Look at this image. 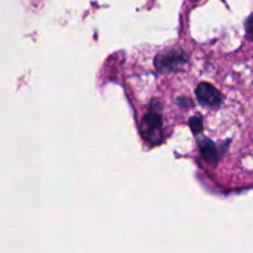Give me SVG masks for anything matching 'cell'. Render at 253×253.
Returning <instances> with one entry per match:
<instances>
[{
    "mask_svg": "<svg viewBox=\"0 0 253 253\" xmlns=\"http://www.w3.org/2000/svg\"><path fill=\"white\" fill-rule=\"evenodd\" d=\"M141 132L143 137L152 145H157L162 140V118L157 111H151L143 116L141 124Z\"/></svg>",
    "mask_w": 253,
    "mask_h": 253,
    "instance_id": "obj_2",
    "label": "cell"
},
{
    "mask_svg": "<svg viewBox=\"0 0 253 253\" xmlns=\"http://www.w3.org/2000/svg\"><path fill=\"white\" fill-rule=\"evenodd\" d=\"M189 126L195 135L200 133L203 131V120L199 116H193L189 119Z\"/></svg>",
    "mask_w": 253,
    "mask_h": 253,
    "instance_id": "obj_5",
    "label": "cell"
},
{
    "mask_svg": "<svg viewBox=\"0 0 253 253\" xmlns=\"http://www.w3.org/2000/svg\"><path fill=\"white\" fill-rule=\"evenodd\" d=\"M187 63V57L180 49H168L160 53L155 59L156 68L162 73L179 71Z\"/></svg>",
    "mask_w": 253,
    "mask_h": 253,
    "instance_id": "obj_1",
    "label": "cell"
},
{
    "mask_svg": "<svg viewBox=\"0 0 253 253\" xmlns=\"http://www.w3.org/2000/svg\"><path fill=\"white\" fill-rule=\"evenodd\" d=\"M199 147L205 162L209 163L210 166H215L219 162L217 147L211 140H209V138H203V140L199 141Z\"/></svg>",
    "mask_w": 253,
    "mask_h": 253,
    "instance_id": "obj_4",
    "label": "cell"
},
{
    "mask_svg": "<svg viewBox=\"0 0 253 253\" xmlns=\"http://www.w3.org/2000/svg\"><path fill=\"white\" fill-rule=\"evenodd\" d=\"M246 32L247 36L253 41V12L249 16V19L246 20Z\"/></svg>",
    "mask_w": 253,
    "mask_h": 253,
    "instance_id": "obj_6",
    "label": "cell"
},
{
    "mask_svg": "<svg viewBox=\"0 0 253 253\" xmlns=\"http://www.w3.org/2000/svg\"><path fill=\"white\" fill-rule=\"evenodd\" d=\"M195 94H197L198 101L203 106H208V108H216L222 101L221 93L209 83H200L197 86Z\"/></svg>",
    "mask_w": 253,
    "mask_h": 253,
    "instance_id": "obj_3",
    "label": "cell"
}]
</instances>
